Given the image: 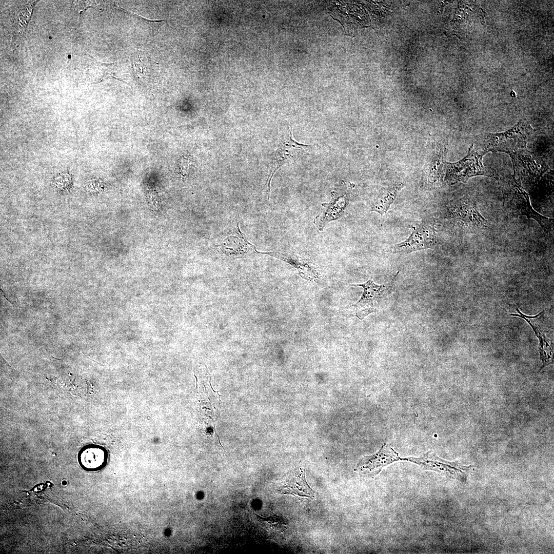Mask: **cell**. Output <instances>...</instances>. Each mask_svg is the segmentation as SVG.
Instances as JSON below:
<instances>
[{"instance_id": "2", "label": "cell", "mask_w": 554, "mask_h": 554, "mask_svg": "<svg viewBox=\"0 0 554 554\" xmlns=\"http://www.w3.org/2000/svg\"><path fill=\"white\" fill-rule=\"evenodd\" d=\"M532 131L529 124L520 121L505 132L485 133L480 138L479 149L485 153L503 152L511 155L526 147Z\"/></svg>"}, {"instance_id": "15", "label": "cell", "mask_w": 554, "mask_h": 554, "mask_svg": "<svg viewBox=\"0 0 554 554\" xmlns=\"http://www.w3.org/2000/svg\"><path fill=\"white\" fill-rule=\"evenodd\" d=\"M107 460L106 451L99 446L89 447L84 450L81 454L82 464L90 470L102 468L106 464Z\"/></svg>"}, {"instance_id": "4", "label": "cell", "mask_w": 554, "mask_h": 554, "mask_svg": "<svg viewBox=\"0 0 554 554\" xmlns=\"http://www.w3.org/2000/svg\"><path fill=\"white\" fill-rule=\"evenodd\" d=\"M446 213L452 224L466 233L477 234L488 226L474 201L467 196L450 202Z\"/></svg>"}, {"instance_id": "12", "label": "cell", "mask_w": 554, "mask_h": 554, "mask_svg": "<svg viewBox=\"0 0 554 554\" xmlns=\"http://www.w3.org/2000/svg\"><path fill=\"white\" fill-rule=\"evenodd\" d=\"M279 491L283 494L310 499L314 498L315 494V492L307 483L305 471L301 468L291 473L285 479Z\"/></svg>"}, {"instance_id": "1", "label": "cell", "mask_w": 554, "mask_h": 554, "mask_svg": "<svg viewBox=\"0 0 554 554\" xmlns=\"http://www.w3.org/2000/svg\"><path fill=\"white\" fill-rule=\"evenodd\" d=\"M503 205L510 212L518 216H525L536 220L545 231L551 229L553 221L532 208L529 196L522 186L520 180L515 175L507 176L501 181Z\"/></svg>"}, {"instance_id": "10", "label": "cell", "mask_w": 554, "mask_h": 554, "mask_svg": "<svg viewBox=\"0 0 554 554\" xmlns=\"http://www.w3.org/2000/svg\"><path fill=\"white\" fill-rule=\"evenodd\" d=\"M399 460H401L399 453L385 443L375 454L363 458L354 470L366 477L374 478L383 467Z\"/></svg>"}, {"instance_id": "11", "label": "cell", "mask_w": 554, "mask_h": 554, "mask_svg": "<svg viewBox=\"0 0 554 554\" xmlns=\"http://www.w3.org/2000/svg\"><path fill=\"white\" fill-rule=\"evenodd\" d=\"M258 253L267 254L285 261L295 267L299 275L303 279L311 281L318 282L322 279V275L318 270L311 262L300 256L293 253H284L280 252H267Z\"/></svg>"}, {"instance_id": "3", "label": "cell", "mask_w": 554, "mask_h": 554, "mask_svg": "<svg viewBox=\"0 0 554 554\" xmlns=\"http://www.w3.org/2000/svg\"><path fill=\"white\" fill-rule=\"evenodd\" d=\"M485 154L472 144L467 155L463 159L453 163H445V179L451 184L466 183L470 178L478 175L498 180L496 170L483 164L482 158Z\"/></svg>"}, {"instance_id": "5", "label": "cell", "mask_w": 554, "mask_h": 554, "mask_svg": "<svg viewBox=\"0 0 554 554\" xmlns=\"http://www.w3.org/2000/svg\"><path fill=\"white\" fill-rule=\"evenodd\" d=\"M352 188L353 184L342 180L331 191L329 202L321 204L320 212L313 221V223L320 231H323L330 222L345 215Z\"/></svg>"}, {"instance_id": "7", "label": "cell", "mask_w": 554, "mask_h": 554, "mask_svg": "<svg viewBox=\"0 0 554 554\" xmlns=\"http://www.w3.org/2000/svg\"><path fill=\"white\" fill-rule=\"evenodd\" d=\"M309 146L294 140L292 129L290 126L288 135L281 141L271 159L268 182V201L270 194V184L274 174L282 166L296 162L302 158L306 153Z\"/></svg>"}, {"instance_id": "6", "label": "cell", "mask_w": 554, "mask_h": 554, "mask_svg": "<svg viewBox=\"0 0 554 554\" xmlns=\"http://www.w3.org/2000/svg\"><path fill=\"white\" fill-rule=\"evenodd\" d=\"M399 273V271H398L391 281L387 284L377 285L371 278L363 284L351 285L362 287L363 289L361 298L353 305L355 315L359 319L362 320L367 315L378 311L383 301L391 293L394 281Z\"/></svg>"}, {"instance_id": "13", "label": "cell", "mask_w": 554, "mask_h": 554, "mask_svg": "<svg viewBox=\"0 0 554 554\" xmlns=\"http://www.w3.org/2000/svg\"><path fill=\"white\" fill-rule=\"evenodd\" d=\"M402 187L401 184L398 183L377 189L370 200V211L383 216L393 202Z\"/></svg>"}, {"instance_id": "16", "label": "cell", "mask_w": 554, "mask_h": 554, "mask_svg": "<svg viewBox=\"0 0 554 554\" xmlns=\"http://www.w3.org/2000/svg\"><path fill=\"white\" fill-rule=\"evenodd\" d=\"M256 515L257 520L267 531L270 539L275 540L277 542H280L284 539L286 525L282 518L276 516L263 518Z\"/></svg>"}, {"instance_id": "14", "label": "cell", "mask_w": 554, "mask_h": 554, "mask_svg": "<svg viewBox=\"0 0 554 554\" xmlns=\"http://www.w3.org/2000/svg\"><path fill=\"white\" fill-rule=\"evenodd\" d=\"M517 310L519 314H511V315L521 317L525 319L532 327L536 336L539 340L541 357L542 359L543 364L544 365L549 364V359H551L552 350L548 342V339L545 337L544 334L542 333L541 328L537 324V315L535 316H527L523 314L519 309H517Z\"/></svg>"}, {"instance_id": "8", "label": "cell", "mask_w": 554, "mask_h": 554, "mask_svg": "<svg viewBox=\"0 0 554 554\" xmlns=\"http://www.w3.org/2000/svg\"><path fill=\"white\" fill-rule=\"evenodd\" d=\"M412 232L404 241L391 247L393 253L407 254L414 251L434 249L437 245L433 226L425 221L412 226Z\"/></svg>"}, {"instance_id": "9", "label": "cell", "mask_w": 554, "mask_h": 554, "mask_svg": "<svg viewBox=\"0 0 554 554\" xmlns=\"http://www.w3.org/2000/svg\"><path fill=\"white\" fill-rule=\"evenodd\" d=\"M401 460L414 463L424 470L434 471L461 482L466 481L467 473L471 467L463 465L458 462L445 461L432 451H428L418 458H401Z\"/></svg>"}]
</instances>
